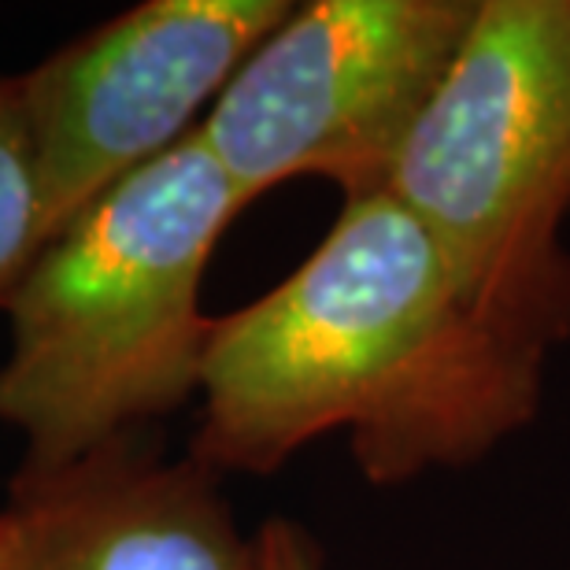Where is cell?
Masks as SVG:
<instances>
[{"label":"cell","instance_id":"obj_1","mask_svg":"<svg viewBox=\"0 0 570 570\" xmlns=\"http://www.w3.org/2000/svg\"><path fill=\"white\" fill-rule=\"evenodd\" d=\"M544 360L393 193L345 200L289 278L215 318L193 460L267 474L345 430L374 485L463 466L530 423Z\"/></svg>","mask_w":570,"mask_h":570},{"label":"cell","instance_id":"obj_2","mask_svg":"<svg viewBox=\"0 0 570 570\" xmlns=\"http://www.w3.org/2000/svg\"><path fill=\"white\" fill-rule=\"evenodd\" d=\"M242 208L193 130L33 256L4 304L0 363V423L27 441L22 482L82 466L200 393L215 330L200 282Z\"/></svg>","mask_w":570,"mask_h":570},{"label":"cell","instance_id":"obj_3","mask_svg":"<svg viewBox=\"0 0 570 570\" xmlns=\"http://www.w3.org/2000/svg\"><path fill=\"white\" fill-rule=\"evenodd\" d=\"M500 326L570 334V0H478L390 189Z\"/></svg>","mask_w":570,"mask_h":570},{"label":"cell","instance_id":"obj_4","mask_svg":"<svg viewBox=\"0 0 570 570\" xmlns=\"http://www.w3.org/2000/svg\"><path fill=\"white\" fill-rule=\"evenodd\" d=\"M474 11L478 0L293 4L197 122L200 141L245 204L307 175L345 200L379 197Z\"/></svg>","mask_w":570,"mask_h":570},{"label":"cell","instance_id":"obj_5","mask_svg":"<svg viewBox=\"0 0 570 570\" xmlns=\"http://www.w3.org/2000/svg\"><path fill=\"white\" fill-rule=\"evenodd\" d=\"M285 0H145L19 75L45 226L56 237L122 178L186 141Z\"/></svg>","mask_w":570,"mask_h":570},{"label":"cell","instance_id":"obj_6","mask_svg":"<svg viewBox=\"0 0 570 570\" xmlns=\"http://www.w3.org/2000/svg\"><path fill=\"white\" fill-rule=\"evenodd\" d=\"M0 570H256L200 460H159L134 444L82 466L16 482Z\"/></svg>","mask_w":570,"mask_h":570},{"label":"cell","instance_id":"obj_7","mask_svg":"<svg viewBox=\"0 0 570 570\" xmlns=\"http://www.w3.org/2000/svg\"><path fill=\"white\" fill-rule=\"evenodd\" d=\"M49 245L41 181L22 116L19 75H0V307L16 293L33 256Z\"/></svg>","mask_w":570,"mask_h":570},{"label":"cell","instance_id":"obj_8","mask_svg":"<svg viewBox=\"0 0 570 570\" xmlns=\"http://www.w3.org/2000/svg\"><path fill=\"white\" fill-rule=\"evenodd\" d=\"M256 570H323L315 541L289 519H267L256 530Z\"/></svg>","mask_w":570,"mask_h":570},{"label":"cell","instance_id":"obj_9","mask_svg":"<svg viewBox=\"0 0 570 570\" xmlns=\"http://www.w3.org/2000/svg\"><path fill=\"white\" fill-rule=\"evenodd\" d=\"M0 549H4V515H0Z\"/></svg>","mask_w":570,"mask_h":570}]
</instances>
